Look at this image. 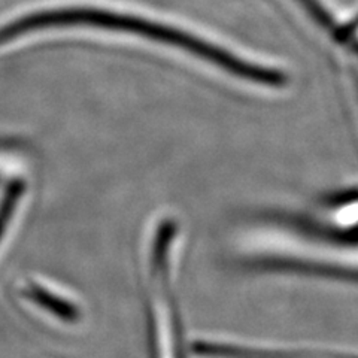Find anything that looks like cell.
<instances>
[{
	"label": "cell",
	"instance_id": "277c9868",
	"mask_svg": "<svg viewBox=\"0 0 358 358\" xmlns=\"http://www.w3.org/2000/svg\"><path fill=\"white\" fill-rule=\"evenodd\" d=\"M26 294L30 301L42 308L45 312H50L51 315L57 317L66 322L75 321L81 315L80 308H78L73 301L60 294H55L52 291L43 288L41 285L30 287Z\"/></svg>",
	"mask_w": 358,
	"mask_h": 358
},
{
	"label": "cell",
	"instance_id": "6da1fadb",
	"mask_svg": "<svg viewBox=\"0 0 358 358\" xmlns=\"http://www.w3.org/2000/svg\"><path fill=\"white\" fill-rule=\"evenodd\" d=\"M72 26L134 33V35H141L157 42L172 45L175 48L185 50L187 52L197 55V57L206 59L212 64H217L221 69H226L239 78H243V80H250L272 87H279L285 83V76L279 71L246 63L242 59H238L236 55L220 50L217 45L194 38V35H189L187 31L163 26L160 22H154L139 17L115 14L110 13V10L90 8H63L21 17L0 29V43H6L35 30Z\"/></svg>",
	"mask_w": 358,
	"mask_h": 358
},
{
	"label": "cell",
	"instance_id": "3957f363",
	"mask_svg": "<svg viewBox=\"0 0 358 358\" xmlns=\"http://www.w3.org/2000/svg\"><path fill=\"white\" fill-rule=\"evenodd\" d=\"M193 351L206 358H348L343 352L324 350H272L250 348L220 342L200 341L194 343ZM354 358V357H351Z\"/></svg>",
	"mask_w": 358,
	"mask_h": 358
},
{
	"label": "cell",
	"instance_id": "7a4b0ae2",
	"mask_svg": "<svg viewBox=\"0 0 358 358\" xmlns=\"http://www.w3.org/2000/svg\"><path fill=\"white\" fill-rule=\"evenodd\" d=\"M147 299L150 358H184L181 318L169 285V273H152Z\"/></svg>",
	"mask_w": 358,
	"mask_h": 358
},
{
	"label": "cell",
	"instance_id": "5b68a950",
	"mask_svg": "<svg viewBox=\"0 0 358 358\" xmlns=\"http://www.w3.org/2000/svg\"><path fill=\"white\" fill-rule=\"evenodd\" d=\"M301 5H303L308 10L309 14L315 18L320 24L326 26L329 29H333L334 24H333V18L330 17V14L327 13V9L324 8L318 0H300Z\"/></svg>",
	"mask_w": 358,
	"mask_h": 358
}]
</instances>
